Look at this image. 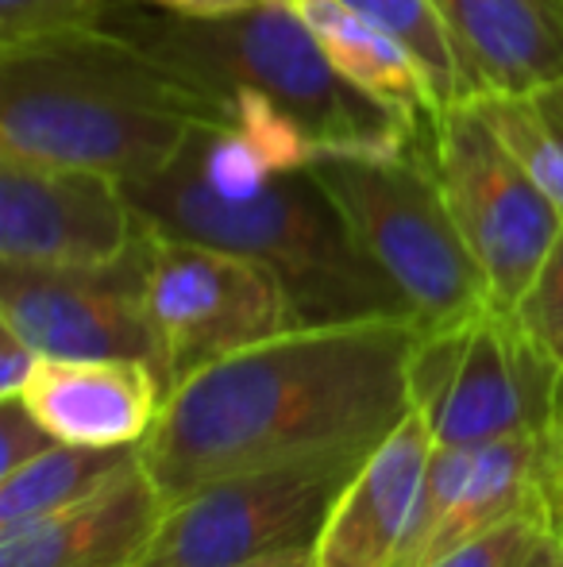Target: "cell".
I'll return each mask as SVG.
<instances>
[{"mask_svg":"<svg viewBox=\"0 0 563 567\" xmlns=\"http://www.w3.org/2000/svg\"><path fill=\"white\" fill-rule=\"evenodd\" d=\"M428 158L459 236L487 275L490 298L513 313L560 236L563 213L510 155L475 101L436 113Z\"/></svg>","mask_w":563,"mask_h":567,"instance_id":"cell-9","label":"cell"},{"mask_svg":"<svg viewBox=\"0 0 563 567\" xmlns=\"http://www.w3.org/2000/svg\"><path fill=\"white\" fill-rule=\"evenodd\" d=\"M101 23L155 54L212 101L225 124L279 132L321 151H394L428 140L336 74L293 0L228 16H178L150 4L101 8Z\"/></svg>","mask_w":563,"mask_h":567,"instance_id":"cell-3","label":"cell"},{"mask_svg":"<svg viewBox=\"0 0 563 567\" xmlns=\"http://www.w3.org/2000/svg\"><path fill=\"white\" fill-rule=\"evenodd\" d=\"M409 402L436 449H482L502 436H563V367L518 317L490 306L421 329L409 359Z\"/></svg>","mask_w":563,"mask_h":567,"instance_id":"cell-6","label":"cell"},{"mask_svg":"<svg viewBox=\"0 0 563 567\" xmlns=\"http://www.w3.org/2000/svg\"><path fill=\"white\" fill-rule=\"evenodd\" d=\"M340 4L355 8V12H363L367 20L383 23L390 35H398L402 43L421 59V66L428 70V78H432V85H436L440 109L482 97L471 66L463 62L456 39L444 28L432 0H340Z\"/></svg>","mask_w":563,"mask_h":567,"instance_id":"cell-19","label":"cell"},{"mask_svg":"<svg viewBox=\"0 0 563 567\" xmlns=\"http://www.w3.org/2000/svg\"><path fill=\"white\" fill-rule=\"evenodd\" d=\"M414 317L309 324L201 367L139 444L163 506L236 471L371 452L414 413Z\"/></svg>","mask_w":563,"mask_h":567,"instance_id":"cell-1","label":"cell"},{"mask_svg":"<svg viewBox=\"0 0 563 567\" xmlns=\"http://www.w3.org/2000/svg\"><path fill=\"white\" fill-rule=\"evenodd\" d=\"M23 402L62 444H143L166 402V382L139 359H43Z\"/></svg>","mask_w":563,"mask_h":567,"instance_id":"cell-13","label":"cell"},{"mask_svg":"<svg viewBox=\"0 0 563 567\" xmlns=\"http://www.w3.org/2000/svg\"><path fill=\"white\" fill-rule=\"evenodd\" d=\"M54 433L31 413L23 398H0V478L20 471L35 455L54 449Z\"/></svg>","mask_w":563,"mask_h":567,"instance_id":"cell-23","label":"cell"},{"mask_svg":"<svg viewBox=\"0 0 563 567\" xmlns=\"http://www.w3.org/2000/svg\"><path fill=\"white\" fill-rule=\"evenodd\" d=\"M0 324L46 359H139L163 379V355L143 306L139 239L105 267L0 262Z\"/></svg>","mask_w":563,"mask_h":567,"instance_id":"cell-10","label":"cell"},{"mask_svg":"<svg viewBox=\"0 0 563 567\" xmlns=\"http://www.w3.org/2000/svg\"><path fill=\"white\" fill-rule=\"evenodd\" d=\"M475 105L563 213V82L525 93H482Z\"/></svg>","mask_w":563,"mask_h":567,"instance_id":"cell-18","label":"cell"},{"mask_svg":"<svg viewBox=\"0 0 563 567\" xmlns=\"http://www.w3.org/2000/svg\"><path fill=\"white\" fill-rule=\"evenodd\" d=\"M124 189L147 228L263 262L282 282L298 329L414 317L309 166H285L251 194L225 197L174 158L163 174Z\"/></svg>","mask_w":563,"mask_h":567,"instance_id":"cell-4","label":"cell"},{"mask_svg":"<svg viewBox=\"0 0 563 567\" xmlns=\"http://www.w3.org/2000/svg\"><path fill=\"white\" fill-rule=\"evenodd\" d=\"M482 93L563 82V0H432Z\"/></svg>","mask_w":563,"mask_h":567,"instance_id":"cell-15","label":"cell"},{"mask_svg":"<svg viewBox=\"0 0 563 567\" xmlns=\"http://www.w3.org/2000/svg\"><path fill=\"white\" fill-rule=\"evenodd\" d=\"M139 228L113 174L0 151V262L105 267L132 251Z\"/></svg>","mask_w":563,"mask_h":567,"instance_id":"cell-11","label":"cell"},{"mask_svg":"<svg viewBox=\"0 0 563 567\" xmlns=\"http://www.w3.org/2000/svg\"><path fill=\"white\" fill-rule=\"evenodd\" d=\"M367 452H329L236 471L166 506L136 567H236L313 548Z\"/></svg>","mask_w":563,"mask_h":567,"instance_id":"cell-7","label":"cell"},{"mask_svg":"<svg viewBox=\"0 0 563 567\" xmlns=\"http://www.w3.org/2000/svg\"><path fill=\"white\" fill-rule=\"evenodd\" d=\"M309 171L421 329L467 321L494 306L487 275L444 202L428 140L394 151H321Z\"/></svg>","mask_w":563,"mask_h":567,"instance_id":"cell-5","label":"cell"},{"mask_svg":"<svg viewBox=\"0 0 563 567\" xmlns=\"http://www.w3.org/2000/svg\"><path fill=\"white\" fill-rule=\"evenodd\" d=\"M220 109L105 23L0 51V151L143 182Z\"/></svg>","mask_w":563,"mask_h":567,"instance_id":"cell-2","label":"cell"},{"mask_svg":"<svg viewBox=\"0 0 563 567\" xmlns=\"http://www.w3.org/2000/svg\"><path fill=\"white\" fill-rule=\"evenodd\" d=\"M518 324L529 332V340L563 367V228L552 239L549 255H544L541 270L529 282L525 298L513 309Z\"/></svg>","mask_w":563,"mask_h":567,"instance_id":"cell-21","label":"cell"},{"mask_svg":"<svg viewBox=\"0 0 563 567\" xmlns=\"http://www.w3.org/2000/svg\"><path fill=\"white\" fill-rule=\"evenodd\" d=\"M236 567H321V564H316V548H290V553H274L263 556V560L236 564Z\"/></svg>","mask_w":563,"mask_h":567,"instance_id":"cell-26","label":"cell"},{"mask_svg":"<svg viewBox=\"0 0 563 567\" xmlns=\"http://www.w3.org/2000/svg\"><path fill=\"white\" fill-rule=\"evenodd\" d=\"M552 498H556V491H552L549 498L510 514L505 522L490 525L479 537L463 540V545L451 548V553H440L425 567H521L529 560V553H533V545L541 540L544 525H549Z\"/></svg>","mask_w":563,"mask_h":567,"instance_id":"cell-20","label":"cell"},{"mask_svg":"<svg viewBox=\"0 0 563 567\" xmlns=\"http://www.w3.org/2000/svg\"><path fill=\"white\" fill-rule=\"evenodd\" d=\"M139 259L166 394L217 359L298 329L282 282L248 255L143 225Z\"/></svg>","mask_w":563,"mask_h":567,"instance_id":"cell-8","label":"cell"},{"mask_svg":"<svg viewBox=\"0 0 563 567\" xmlns=\"http://www.w3.org/2000/svg\"><path fill=\"white\" fill-rule=\"evenodd\" d=\"M436 452L421 413H409L390 436L367 452L347 486L340 491L321 537V567H394L402 537L409 529L425 467Z\"/></svg>","mask_w":563,"mask_h":567,"instance_id":"cell-12","label":"cell"},{"mask_svg":"<svg viewBox=\"0 0 563 567\" xmlns=\"http://www.w3.org/2000/svg\"><path fill=\"white\" fill-rule=\"evenodd\" d=\"M293 4L321 43L324 59L336 66L344 82H352L378 105L406 116L409 124L432 127L436 113H444L436 85L421 59L398 35H390L383 23L367 20L340 0H293Z\"/></svg>","mask_w":563,"mask_h":567,"instance_id":"cell-16","label":"cell"},{"mask_svg":"<svg viewBox=\"0 0 563 567\" xmlns=\"http://www.w3.org/2000/svg\"><path fill=\"white\" fill-rule=\"evenodd\" d=\"M97 0H0V51L101 20Z\"/></svg>","mask_w":563,"mask_h":567,"instance_id":"cell-22","label":"cell"},{"mask_svg":"<svg viewBox=\"0 0 563 567\" xmlns=\"http://www.w3.org/2000/svg\"><path fill=\"white\" fill-rule=\"evenodd\" d=\"M163 514L139 460L93 498L0 529V567H136Z\"/></svg>","mask_w":563,"mask_h":567,"instance_id":"cell-14","label":"cell"},{"mask_svg":"<svg viewBox=\"0 0 563 567\" xmlns=\"http://www.w3.org/2000/svg\"><path fill=\"white\" fill-rule=\"evenodd\" d=\"M143 460L139 444L124 449H85V444H54L20 471L0 478V529L35 522L54 509L77 506L105 491L113 478Z\"/></svg>","mask_w":563,"mask_h":567,"instance_id":"cell-17","label":"cell"},{"mask_svg":"<svg viewBox=\"0 0 563 567\" xmlns=\"http://www.w3.org/2000/svg\"><path fill=\"white\" fill-rule=\"evenodd\" d=\"M97 4H116V0H97ZM128 4H150V8H163V12H178V16H228V12H243V8L263 4V0H128Z\"/></svg>","mask_w":563,"mask_h":567,"instance_id":"cell-25","label":"cell"},{"mask_svg":"<svg viewBox=\"0 0 563 567\" xmlns=\"http://www.w3.org/2000/svg\"><path fill=\"white\" fill-rule=\"evenodd\" d=\"M43 359L46 355L35 343H28L15 329L0 324V398H20Z\"/></svg>","mask_w":563,"mask_h":567,"instance_id":"cell-24","label":"cell"}]
</instances>
